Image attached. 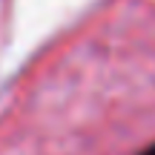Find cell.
<instances>
[{"instance_id":"cell-1","label":"cell","mask_w":155,"mask_h":155,"mask_svg":"<svg viewBox=\"0 0 155 155\" xmlns=\"http://www.w3.org/2000/svg\"><path fill=\"white\" fill-rule=\"evenodd\" d=\"M141 155H155V144H150V147H147V150L141 152Z\"/></svg>"}]
</instances>
